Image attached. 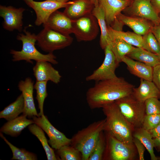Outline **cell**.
I'll return each instance as SVG.
<instances>
[{"label": "cell", "mask_w": 160, "mask_h": 160, "mask_svg": "<svg viewBox=\"0 0 160 160\" xmlns=\"http://www.w3.org/2000/svg\"><path fill=\"white\" fill-rule=\"evenodd\" d=\"M134 86L122 77L96 82L86 93V100L92 109L102 108L105 105L132 94Z\"/></svg>", "instance_id": "6da1fadb"}, {"label": "cell", "mask_w": 160, "mask_h": 160, "mask_svg": "<svg viewBox=\"0 0 160 160\" xmlns=\"http://www.w3.org/2000/svg\"><path fill=\"white\" fill-rule=\"evenodd\" d=\"M102 108L106 117L104 131L123 143L134 144L133 133L134 129L115 102L105 104Z\"/></svg>", "instance_id": "7a4b0ae2"}, {"label": "cell", "mask_w": 160, "mask_h": 160, "mask_svg": "<svg viewBox=\"0 0 160 160\" xmlns=\"http://www.w3.org/2000/svg\"><path fill=\"white\" fill-rule=\"evenodd\" d=\"M24 34L19 33L17 37V40L21 41L22 47L21 51H17L11 49L10 54L12 57L13 61L25 60L27 62L33 63L31 60L36 62L47 61L55 65L58 63L56 56L53 52L44 54L40 52L36 49L35 43L37 41L36 35L31 33L25 29L23 30Z\"/></svg>", "instance_id": "3957f363"}, {"label": "cell", "mask_w": 160, "mask_h": 160, "mask_svg": "<svg viewBox=\"0 0 160 160\" xmlns=\"http://www.w3.org/2000/svg\"><path fill=\"white\" fill-rule=\"evenodd\" d=\"M105 119L95 121L79 131L71 139L70 145L81 153L82 160H88L100 135L103 131Z\"/></svg>", "instance_id": "277c9868"}, {"label": "cell", "mask_w": 160, "mask_h": 160, "mask_svg": "<svg viewBox=\"0 0 160 160\" xmlns=\"http://www.w3.org/2000/svg\"><path fill=\"white\" fill-rule=\"evenodd\" d=\"M115 102L134 130L142 127L146 114L145 103L138 101L132 95Z\"/></svg>", "instance_id": "5b68a950"}, {"label": "cell", "mask_w": 160, "mask_h": 160, "mask_svg": "<svg viewBox=\"0 0 160 160\" xmlns=\"http://www.w3.org/2000/svg\"><path fill=\"white\" fill-rule=\"evenodd\" d=\"M105 133L106 146L103 160H134L136 159L138 153L134 144L125 143Z\"/></svg>", "instance_id": "8992f818"}, {"label": "cell", "mask_w": 160, "mask_h": 160, "mask_svg": "<svg viewBox=\"0 0 160 160\" xmlns=\"http://www.w3.org/2000/svg\"><path fill=\"white\" fill-rule=\"evenodd\" d=\"M36 35L37 44L43 51L49 53L62 49L70 45L73 39L47 27Z\"/></svg>", "instance_id": "52a82bcc"}, {"label": "cell", "mask_w": 160, "mask_h": 160, "mask_svg": "<svg viewBox=\"0 0 160 160\" xmlns=\"http://www.w3.org/2000/svg\"><path fill=\"white\" fill-rule=\"evenodd\" d=\"M72 25L73 33L78 41H92L98 34L99 25L92 13L72 20Z\"/></svg>", "instance_id": "ba28073f"}, {"label": "cell", "mask_w": 160, "mask_h": 160, "mask_svg": "<svg viewBox=\"0 0 160 160\" xmlns=\"http://www.w3.org/2000/svg\"><path fill=\"white\" fill-rule=\"evenodd\" d=\"M105 57L101 65L86 78L87 81H100L115 78L117 77L115 71L119 65L108 45L104 49Z\"/></svg>", "instance_id": "9c48e42d"}, {"label": "cell", "mask_w": 160, "mask_h": 160, "mask_svg": "<svg viewBox=\"0 0 160 160\" xmlns=\"http://www.w3.org/2000/svg\"><path fill=\"white\" fill-rule=\"evenodd\" d=\"M33 119L34 123L40 127L47 135L48 140L52 148L57 150L65 145H70L71 139L55 128L44 114L40 116H34Z\"/></svg>", "instance_id": "30bf717a"}, {"label": "cell", "mask_w": 160, "mask_h": 160, "mask_svg": "<svg viewBox=\"0 0 160 160\" xmlns=\"http://www.w3.org/2000/svg\"><path fill=\"white\" fill-rule=\"evenodd\" d=\"M123 11L126 15L145 19L154 25L160 24V17L152 7L151 0H132Z\"/></svg>", "instance_id": "8fae6325"}, {"label": "cell", "mask_w": 160, "mask_h": 160, "mask_svg": "<svg viewBox=\"0 0 160 160\" xmlns=\"http://www.w3.org/2000/svg\"><path fill=\"white\" fill-rule=\"evenodd\" d=\"M72 2V1L66 3H59L48 0L42 1H33L27 5L32 8L35 12L36 19L35 24L40 26L44 23L55 11L60 8H65Z\"/></svg>", "instance_id": "7c38bea8"}, {"label": "cell", "mask_w": 160, "mask_h": 160, "mask_svg": "<svg viewBox=\"0 0 160 160\" xmlns=\"http://www.w3.org/2000/svg\"><path fill=\"white\" fill-rule=\"evenodd\" d=\"M25 9L16 8L12 6H0V16L4 20L3 27L5 30L21 31L23 28V13Z\"/></svg>", "instance_id": "4fadbf2b"}, {"label": "cell", "mask_w": 160, "mask_h": 160, "mask_svg": "<svg viewBox=\"0 0 160 160\" xmlns=\"http://www.w3.org/2000/svg\"><path fill=\"white\" fill-rule=\"evenodd\" d=\"M103 8L108 26L112 27L117 20V17L129 6L132 0H97Z\"/></svg>", "instance_id": "5bb4252c"}, {"label": "cell", "mask_w": 160, "mask_h": 160, "mask_svg": "<svg viewBox=\"0 0 160 160\" xmlns=\"http://www.w3.org/2000/svg\"><path fill=\"white\" fill-rule=\"evenodd\" d=\"M33 81L29 77L25 80H21L19 83L18 87L22 92L24 103L23 114L28 118L39 116L36 109L33 98Z\"/></svg>", "instance_id": "9a60e30c"}, {"label": "cell", "mask_w": 160, "mask_h": 160, "mask_svg": "<svg viewBox=\"0 0 160 160\" xmlns=\"http://www.w3.org/2000/svg\"><path fill=\"white\" fill-rule=\"evenodd\" d=\"M43 26L65 35L73 33L72 20L58 10L52 14Z\"/></svg>", "instance_id": "2e32d148"}, {"label": "cell", "mask_w": 160, "mask_h": 160, "mask_svg": "<svg viewBox=\"0 0 160 160\" xmlns=\"http://www.w3.org/2000/svg\"><path fill=\"white\" fill-rule=\"evenodd\" d=\"M47 61L36 62L33 68L36 81H51L55 84L60 81L61 76L59 71Z\"/></svg>", "instance_id": "e0dca14e"}, {"label": "cell", "mask_w": 160, "mask_h": 160, "mask_svg": "<svg viewBox=\"0 0 160 160\" xmlns=\"http://www.w3.org/2000/svg\"><path fill=\"white\" fill-rule=\"evenodd\" d=\"M117 19L124 25H126L132 29L134 33L141 36L151 31L154 25L151 21L145 19L128 16L121 13L117 16Z\"/></svg>", "instance_id": "ac0fdd59"}, {"label": "cell", "mask_w": 160, "mask_h": 160, "mask_svg": "<svg viewBox=\"0 0 160 160\" xmlns=\"http://www.w3.org/2000/svg\"><path fill=\"white\" fill-rule=\"evenodd\" d=\"M132 95L136 100L144 103L151 98L160 99V91L152 81L140 79L139 86L134 88Z\"/></svg>", "instance_id": "d6986e66"}, {"label": "cell", "mask_w": 160, "mask_h": 160, "mask_svg": "<svg viewBox=\"0 0 160 160\" xmlns=\"http://www.w3.org/2000/svg\"><path fill=\"white\" fill-rule=\"evenodd\" d=\"M68 5L63 12L71 20H74L92 13L95 5L88 0H73Z\"/></svg>", "instance_id": "ffe728a7"}, {"label": "cell", "mask_w": 160, "mask_h": 160, "mask_svg": "<svg viewBox=\"0 0 160 160\" xmlns=\"http://www.w3.org/2000/svg\"><path fill=\"white\" fill-rule=\"evenodd\" d=\"M122 62L126 65L128 70L132 74L140 79L152 81L153 67L127 56L122 58Z\"/></svg>", "instance_id": "44dd1931"}, {"label": "cell", "mask_w": 160, "mask_h": 160, "mask_svg": "<svg viewBox=\"0 0 160 160\" xmlns=\"http://www.w3.org/2000/svg\"><path fill=\"white\" fill-rule=\"evenodd\" d=\"M23 114L12 120L8 121L1 128V132L12 137H17L29 125L34 123L33 119H27Z\"/></svg>", "instance_id": "7402d4cb"}, {"label": "cell", "mask_w": 160, "mask_h": 160, "mask_svg": "<svg viewBox=\"0 0 160 160\" xmlns=\"http://www.w3.org/2000/svg\"><path fill=\"white\" fill-rule=\"evenodd\" d=\"M92 13L97 20L101 31L100 45L102 49H104L108 45V43L110 39L104 12L102 7L98 4L95 6Z\"/></svg>", "instance_id": "603a6c76"}, {"label": "cell", "mask_w": 160, "mask_h": 160, "mask_svg": "<svg viewBox=\"0 0 160 160\" xmlns=\"http://www.w3.org/2000/svg\"><path fill=\"white\" fill-rule=\"evenodd\" d=\"M127 56L153 68L160 63L158 55L140 47H135Z\"/></svg>", "instance_id": "cb8c5ba5"}, {"label": "cell", "mask_w": 160, "mask_h": 160, "mask_svg": "<svg viewBox=\"0 0 160 160\" xmlns=\"http://www.w3.org/2000/svg\"><path fill=\"white\" fill-rule=\"evenodd\" d=\"M108 45L113 53L118 63L130 53L135 47L124 40L118 38L110 37Z\"/></svg>", "instance_id": "d4e9b609"}, {"label": "cell", "mask_w": 160, "mask_h": 160, "mask_svg": "<svg viewBox=\"0 0 160 160\" xmlns=\"http://www.w3.org/2000/svg\"><path fill=\"white\" fill-rule=\"evenodd\" d=\"M108 27L110 37L121 39L132 46L145 49L143 36L134 32L115 30L110 26Z\"/></svg>", "instance_id": "484cf974"}, {"label": "cell", "mask_w": 160, "mask_h": 160, "mask_svg": "<svg viewBox=\"0 0 160 160\" xmlns=\"http://www.w3.org/2000/svg\"><path fill=\"white\" fill-rule=\"evenodd\" d=\"M24 108V100L21 94L14 102L0 111V118L4 119L7 121L12 120L17 117L20 113H23Z\"/></svg>", "instance_id": "4316f807"}, {"label": "cell", "mask_w": 160, "mask_h": 160, "mask_svg": "<svg viewBox=\"0 0 160 160\" xmlns=\"http://www.w3.org/2000/svg\"><path fill=\"white\" fill-rule=\"evenodd\" d=\"M29 131L35 136L41 142L45 150L48 160H57V158L54 150L50 147L44 130L38 125L33 123L28 126Z\"/></svg>", "instance_id": "83f0119b"}, {"label": "cell", "mask_w": 160, "mask_h": 160, "mask_svg": "<svg viewBox=\"0 0 160 160\" xmlns=\"http://www.w3.org/2000/svg\"><path fill=\"white\" fill-rule=\"evenodd\" d=\"M133 137L140 140L149 153L151 160H158L157 157L154 154L153 138L150 133L142 127L135 129L133 133Z\"/></svg>", "instance_id": "f1b7e54d"}, {"label": "cell", "mask_w": 160, "mask_h": 160, "mask_svg": "<svg viewBox=\"0 0 160 160\" xmlns=\"http://www.w3.org/2000/svg\"><path fill=\"white\" fill-rule=\"evenodd\" d=\"M0 136L9 146L12 151L13 156L11 159L18 160L37 159V156L35 154L28 151L25 149L19 148L12 145L7 139L1 132H0Z\"/></svg>", "instance_id": "f546056e"}, {"label": "cell", "mask_w": 160, "mask_h": 160, "mask_svg": "<svg viewBox=\"0 0 160 160\" xmlns=\"http://www.w3.org/2000/svg\"><path fill=\"white\" fill-rule=\"evenodd\" d=\"M47 81H36L34 85V88L36 91V98L38 103L40 112L39 116L44 115L43 107L45 99L48 94L47 92Z\"/></svg>", "instance_id": "4dcf8cb0"}, {"label": "cell", "mask_w": 160, "mask_h": 160, "mask_svg": "<svg viewBox=\"0 0 160 160\" xmlns=\"http://www.w3.org/2000/svg\"><path fill=\"white\" fill-rule=\"evenodd\" d=\"M57 151L61 160H82L80 152L70 145H64Z\"/></svg>", "instance_id": "1f68e13d"}, {"label": "cell", "mask_w": 160, "mask_h": 160, "mask_svg": "<svg viewBox=\"0 0 160 160\" xmlns=\"http://www.w3.org/2000/svg\"><path fill=\"white\" fill-rule=\"evenodd\" d=\"M103 131L100 133L98 140L88 160H102L105 149L106 137Z\"/></svg>", "instance_id": "d6a6232c"}, {"label": "cell", "mask_w": 160, "mask_h": 160, "mask_svg": "<svg viewBox=\"0 0 160 160\" xmlns=\"http://www.w3.org/2000/svg\"><path fill=\"white\" fill-rule=\"evenodd\" d=\"M145 49L158 55L160 58V48L154 35L150 31L143 36Z\"/></svg>", "instance_id": "836d02e7"}, {"label": "cell", "mask_w": 160, "mask_h": 160, "mask_svg": "<svg viewBox=\"0 0 160 160\" xmlns=\"http://www.w3.org/2000/svg\"><path fill=\"white\" fill-rule=\"evenodd\" d=\"M156 98H151L145 102L146 114H160V100Z\"/></svg>", "instance_id": "e575fe53"}, {"label": "cell", "mask_w": 160, "mask_h": 160, "mask_svg": "<svg viewBox=\"0 0 160 160\" xmlns=\"http://www.w3.org/2000/svg\"><path fill=\"white\" fill-rule=\"evenodd\" d=\"M160 123V114H146L142 127L148 131L156 127Z\"/></svg>", "instance_id": "d590c367"}, {"label": "cell", "mask_w": 160, "mask_h": 160, "mask_svg": "<svg viewBox=\"0 0 160 160\" xmlns=\"http://www.w3.org/2000/svg\"><path fill=\"white\" fill-rule=\"evenodd\" d=\"M133 140L137 152L139 160H144V153L146 149L145 147L137 138L133 137Z\"/></svg>", "instance_id": "8d00e7d4"}, {"label": "cell", "mask_w": 160, "mask_h": 160, "mask_svg": "<svg viewBox=\"0 0 160 160\" xmlns=\"http://www.w3.org/2000/svg\"><path fill=\"white\" fill-rule=\"evenodd\" d=\"M152 81L160 91V63L153 67Z\"/></svg>", "instance_id": "74e56055"}, {"label": "cell", "mask_w": 160, "mask_h": 160, "mask_svg": "<svg viewBox=\"0 0 160 160\" xmlns=\"http://www.w3.org/2000/svg\"><path fill=\"white\" fill-rule=\"evenodd\" d=\"M151 31L156 37L160 48V24L154 25L151 30Z\"/></svg>", "instance_id": "f35d334b"}, {"label": "cell", "mask_w": 160, "mask_h": 160, "mask_svg": "<svg viewBox=\"0 0 160 160\" xmlns=\"http://www.w3.org/2000/svg\"><path fill=\"white\" fill-rule=\"evenodd\" d=\"M148 131L153 138L160 136V123L156 127Z\"/></svg>", "instance_id": "ab89813d"}, {"label": "cell", "mask_w": 160, "mask_h": 160, "mask_svg": "<svg viewBox=\"0 0 160 160\" xmlns=\"http://www.w3.org/2000/svg\"><path fill=\"white\" fill-rule=\"evenodd\" d=\"M151 2L153 8L159 15L160 14V0H151Z\"/></svg>", "instance_id": "60d3db41"}, {"label": "cell", "mask_w": 160, "mask_h": 160, "mask_svg": "<svg viewBox=\"0 0 160 160\" xmlns=\"http://www.w3.org/2000/svg\"><path fill=\"white\" fill-rule=\"evenodd\" d=\"M154 148L159 152H160V136L153 138Z\"/></svg>", "instance_id": "b9f144b4"}, {"label": "cell", "mask_w": 160, "mask_h": 160, "mask_svg": "<svg viewBox=\"0 0 160 160\" xmlns=\"http://www.w3.org/2000/svg\"><path fill=\"white\" fill-rule=\"evenodd\" d=\"M59 3H66L68 2L69 0H48Z\"/></svg>", "instance_id": "7bdbcfd3"}, {"label": "cell", "mask_w": 160, "mask_h": 160, "mask_svg": "<svg viewBox=\"0 0 160 160\" xmlns=\"http://www.w3.org/2000/svg\"><path fill=\"white\" fill-rule=\"evenodd\" d=\"M93 3L95 5L98 4L97 0H88Z\"/></svg>", "instance_id": "ee69618b"}, {"label": "cell", "mask_w": 160, "mask_h": 160, "mask_svg": "<svg viewBox=\"0 0 160 160\" xmlns=\"http://www.w3.org/2000/svg\"><path fill=\"white\" fill-rule=\"evenodd\" d=\"M23 0L25 3L27 5L29 3L32 2L33 1V0Z\"/></svg>", "instance_id": "f6af8a7d"}, {"label": "cell", "mask_w": 160, "mask_h": 160, "mask_svg": "<svg viewBox=\"0 0 160 160\" xmlns=\"http://www.w3.org/2000/svg\"><path fill=\"white\" fill-rule=\"evenodd\" d=\"M158 160H160V157H157Z\"/></svg>", "instance_id": "bcb514c9"}, {"label": "cell", "mask_w": 160, "mask_h": 160, "mask_svg": "<svg viewBox=\"0 0 160 160\" xmlns=\"http://www.w3.org/2000/svg\"></svg>", "instance_id": "7dc6e473"}]
</instances>
